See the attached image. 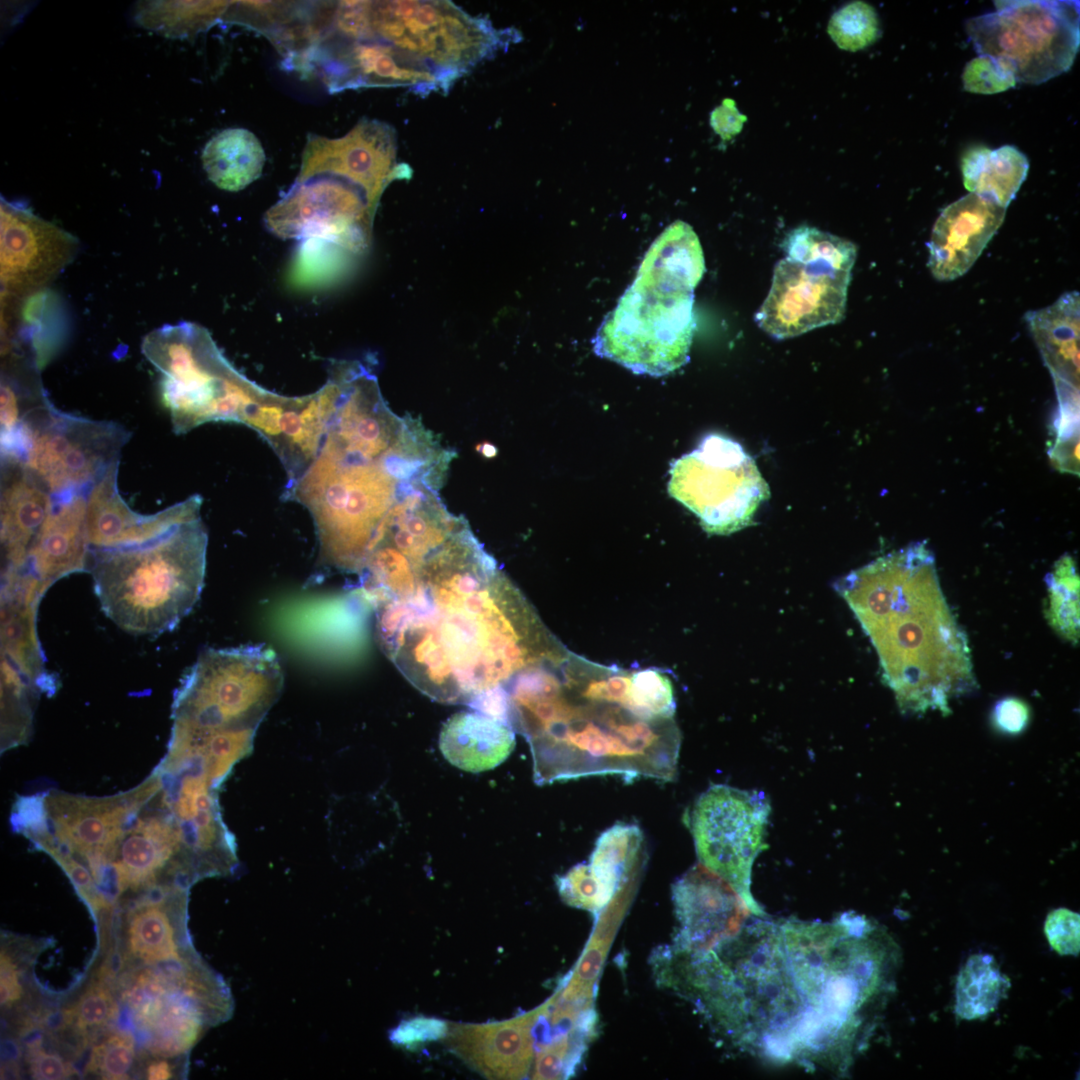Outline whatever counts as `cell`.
Here are the masks:
<instances>
[{
	"instance_id": "4fadbf2b",
	"label": "cell",
	"mask_w": 1080,
	"mask_h": 1080,
	"mask_svg": "<svg viewBox=\"0 0 1080 1080\" xmlns=\"http://www.w3.org/2000/svg\"><path fill=\"white\" fill-rule=\"evenodd\" d=\"M770 811L763 792L717 784L697 798L687 818L699 862L726 880L757 916L763 910L751 894V873Z\"/></svg>"
},
{
	"instance_id": "d4e9b609",
	"label": "cell",
	"mask_w": 1080,
	"mask_h": 1080,
	"mask_svg": "<svg viewBox=\"0 0 1080 1080\" xmlns=\"http://www.w3.org/2000/svg\"><path fill=\"white\" fill-rule=\"evenodd\" d=\"M86 495L54 499L53 509L30 548L25 572L45 591L59 579L88 568Z\"/></svg>"
},
{
	"instance_id": "1f68e13d",
	"label": "cell",
	"mask_w": 1080,
	"mask_h": 1080,
	"mask_svg": "<svg viewBox=\"0 0 1080 1080\" xmlns=\"http://www.w3.org/2000/svg\"><path fill=\"white\" fill-rule=\"evenodd\" d=\"M1011 983L990 954L971 955L956 980L955 1013L960 1019H983L994 1012Z\"/></svg>"
},
{
	"instance_id": "83f0119b",
	"label": "cell",
	"mask_w": 1080,
	"mask_h": 1080,
	"mask_svg": "<svg viewBox=\"0 0 1080 1080\" xmlns=\"http://www.w3.org/2000/svg\"><path fill=\"white\" fill-rule=\"evenodd\" d=\"M646 860L639 826L616 823L600 834L587 864L605 907L621 891L638 889Z\"/></svg>"
},
{
	"instance_id": "4dcf8cb0",
	"label": "cell",
	"mask_w": 1080,
	"mask_h": 1080,
	"mask_svg": "<svg viewBox=\"0 0 1080 1080\" xmlns=\"http://www.w3.org/2000/svg\"><path fill=\"white\" fill-rule=\"evenodd\" d=\"M203 168L218 188L239 191L260 177L265 153L249 130L229 128L214 135L202 152Z\"/></svg>"
},
{
	"instance_id": "ffe728a7",
	"label": "cell",
	"mask_w": 1080,
	"mask_h": 1080,
	"mask_svg": "<svg viewBox=\"0 0 1080 1080\" xmlns=\"http://www.w3.org/2000/svg\"><path fill=\"white\" fill-rule=\"evenodd\" d=\"M1006 209L969 193L946 206L928 242V267L939 281L968 272L1005 218Z\"/></svg>"
},
{
	"instance_id": "ba28073f",
	"label": "cell",
	"mask_w": 1080,
	"mask_h": 1080,
	"mask_svg": "<svg viewBox=\"0 0 1080 1080\" xmlns=\"http://www.w3.org/2000/svg\"><path fill=\"white\" fill-rule=\"evenodd\" d=\"M357 39L387 43L454 83L521 37L451 1L399 0L360 1Z\"/></svg>"
},
{
	"instance_id": "8d00e7d4",
	"label": "cell",
	"mask_w": 1080,
	"mask_h": 1080,
	"mask_svg": "<svg viewBox=\"0 0 1080 1080\" xmlns=\"http://www.w3.org/2000/svg\"><path fill=\"white\" fill-rule=\"evenodd\" d=\"M828 32L842 49L857 51L873 44L879 36L875 9L863 1L851 2L833 14Z\"/></svg>"
},
{
	"instance_id": "836d02e7",
	"label": "cell",
	"mask_w": 1080,
	"mask_h": 1080,
	"mask_svg": "<svg viewBox=\"0 0 1080 1080\" xmlns=\"http://www.w3.org/2000/svg\"><path fill=\"white\" fill-rule=\"evenodd\" d=\"M1047 605L1045 618L1054 632L1072 643L1079 642V574L1076 561L1068 554L1058 559L1045 576Z\"/></svg>"
},
{
	"instance_id": "f546056e",
	"label": "cell",
	"mask_w": 1080,
	"mask_h": 1080,
	"mask_svg": "<svg viewBox=\"0 0 1080 1080\" xmlns=\"http://www.w3.org/2000/svg\"><path fill=\"white\" fill-rule=\"evenodd\" d=\"M636 893V889L618 893L595 918L593 931L583 953L575 968L558 988L561 999L594 1003L597 983L606 957Z\"/></svg>"
},
{
	"instance_id": "b9f144b4",
	"label": "cell",
	"mask_w": 1080,
	"mask_h": 1080,
	"mask_svg": "<svg viewBox=\"0 0 1080 1080\" xmlns=\"http://www.w3.org/2000/svg\"><path fill=\"white\" fill-rule=\"evenodd\" d=\"M1045 936L1059 955H1078L1080 951V917L1067 908L1052 910L1044 923Z\"/></svg>"
},
{
	"instance_id": "30bf717a",
	"label": "cell",
	"mask_w": 1080,
	"mask_h": 1080,
	"mask_svg": "<svg viewBox=\"0 0 1080 1080\" xmlns=\"http://www.w3.org/2000/svg\"><path fill=\"white\" fill-rule=\"evenodd\" d=\"M131 432L113 421L57 409L49 399L29 411L2 456L21 460L54 499L87 493L115 462Z\"/></svg>"
},
{
	"instance_id": "d6a6232c",
	"label": "cell",
	"mask_w": 1080,
	"mask_h": 1080,
	"mask_svg": "<svg viewBox=\"0 0 1080 1080\" xmlns=\"http://www.w3.org/2000/svg\"><path fill=\"white\" fill-rule=\"evenodd\" d=\"M597 1028L598 1016H594L537 1044L532 1078L547 1080L573 1076L597 1035Z\"/></svg>"
},
{
	"instance_id": "3957f363",
	"label": "cell",
	"mask_w": 1080,
	"mask_h": 1080,
	"mask_svg": "<svg viewBox=\"0 0 1080 1080\" xmlns=\"http://www.w3.org/2000/svg\"><path fill=\"white\" fill-rule=\"evenodd\" d=\"M453 456L380 396L335 399L311 460L285 492L312 516L319 566L360 574L392 508L415 489L440 488Z\"/></svg>"
},
{
	"instance_id": "f6af8a7d",
	"label": "cell",
	"mask_w": 1080,
	"mask_h": 1080,
	"mask_svg": "<svg viewBox=\"0 0 1080 1080\" xmlns=\"http://www.w3.org/2000/svg\"><path fill=\"white\" fill-rule=\"evenodd\" d=\"M1028 706L1020 699L1007 697L998 701L993 710L996 727L1009 734L1021 732L1028 723Z\"/></svg>"
},
{
	"instance_id": "7bdbcfd3",
	"label": "cell",
	"mask_w": 1080,
	"mask_h": 1080,
	"mask_svg": "<svg viewBox=\"0 0 1080 1080\" xmlns=\"http://www.w3.org/2000/svg\"><path fill=\"white\" fill-rule=\"evenodd\" d=\"M449 1024L441 1019L417 1016L402 1021L390 1033V1040L402 1046H415L420 1043L445 1038Z\"/></svg>"
},
{
	"instance_id": "7c38bea8",
	"label": "cell",
	"mask_w": 1080,
	"mask_h": 1080,
	"mask_svg": "<svg viewBox=\"0 0 1080 1080\" xmlns=\"http://www.w3.org/2000/svg\"><path fill=\"white\" fill-rule=\"evenodd\" d=\"M669 494L693 512L709 534L727 535L753 523L769 488L742 446L719 435L706 436L689 454L673 461Z\"/></svg>"
},
{
	"instance_id": "ac0fdd59",
	"label": "cell",
	"mask_w": 1080,
	"mask_h": 1080,
	"mask_svg": "<svg viewBox=\"0 0 1080 1080\" xmlns=\"http://www.w3.org/2000/svg\"><path fill=\"white\" fill-rule=\"evenodd\" d=\"M115 461L87 492L86 525L90 549L127 547L153 540L176 524L199 516L200 495L144 515L131 509L118 489Z\"/></svg>"
},
{
	"instance_id": "5bb4252c",
	"label": "cell",
	"mask_w": 1080,
	"mask_h": 1080,
	"mask_svg": "<svg viewBox=\"0 0 1080 1080\" xmlns=\"http://www.w3.org/2000/svg\"><path fill=\"white\" fill-rule=\"evenodd\" d=\"M371 209L365 192L347 179H322L300 185L268 214L276 234L319 238L358 253L370 239Z\"/></svg>"
},
{
	"instance_id": "c3c4849f",
	"label": "cell",
	"mask_w": 1080,
	"mask_h": 1080,
	"mask_svg": "<svg viewBox=\"0 0 1080 1080\" xmlns=\"http://www.w3.org/2000/svg\"><path fill=\"white\" fill-rule=\"evenodd\" d=\"M172 1076V1067L165 1060L154 1061L146 1069V1077L149 1080H166Z\"/></svg>"
},
{
	"instance_id": "9c48e42d",
	"label": "cell",
	"mask_w": 1080,
	"mask_h": 1080,
	"mask_svg": "<svg viewBox=\"0 0 1080 1080\" xmlns=\"http://www.w3.org/2000/svg\"><path fill=\"white\" fill-rule=\"evenodd\" d=\"M283 686L279 659L268 647L203 649L175 691L173 724L206 732H256Z\"/></svg>"
},
{
	"instance_id": "2e32d148",
	"label": "cell",
	"mask_w": 1080,
	"mask_h": 1080,
	"mask_svg": "<svg viewBox=\"0 0 1080 1080\" xmlns=\"http://www.w3.org/2000/svg\"><path fill=\"white\" fill-rule=\"evenodd\" d=\"M850 280L851 272L785 257L774 269L770 291L755 320L776 339L838 323L845 314Z\"/></svg>"
},
{
	"instance_id": "5b68a950",
	"label": "cell",
	"mask_w": 1080,
	"mask_h": 1080,
	"mask_svg": "<svg viewBox=\"0 0 1080 1080\" xmlns=\"http://www.w3.org/2000/svg\"><path fill=\"white\" fill-rule=\"evenodd\" d=\"M705 272L692 227L675 221L652 243L633 283L602 322L594 351L636 374L662 376L689 359L693 290Z\"/></svg>"
},
{
	"instance_id": "277c9868",
	"label": "cell",
	"mask_w": 1080,
	"mask_h": 1080,
	"mask_svg": "<svg viewBox=\"0 0 1080 1080\" xmlns=\"http://www.w3.org/2000/svg\"><path fill=\"white\" fill-rule=\"evenodd\" d=\"M835 589L873 644L902 712L947 714L952 698L976 687L968 638L924 542L850 572Z\"/></svg>"
},
{
	"instance_id": "4316f807",
	"label": "cell",
	"mask_w": 1080,
	"mask_h": 1080,
	"mask_svg": "<svg viewBox=\"0 0 1080 1080\" xmlns=\"http://www.w3.org/2000/svg\"><path fill=\"white\" fill-rule=\"evenodd\" d=\"M186 888L179 884L158 886L132 911L128 943L133 956L147 964L183 960L174 916L184 912Z\"/></svg>"
},
{
	"instance_id": "f35d334b",
	"label": "cell",
	"mask_w": 1080,
	"mask_h": 1080,
	"mask_svg": "<svg viewBox=\"0 0 1080 1080\" xmlns=\"http://www.w3.org/2000/svg\"><path fill=\"white\" fill-rule=\"evenodd\" d=\"M962 80L966 91L978 94L1004 92L1017 83L1013 68L1006 60L985 54L966 64Z\"/></svg>"
},
{
	"instance_id": "7402d4cb",
	"label": "cell",
	"mask_w": 1080,
	"mask_h": 1080,
	"mask_svg": "<svg viewBox=\"0 0 1080 1080\" xmlns=\"http://www.w3.org/2000/svg\"><path fill=\"white\" fill-rule=\"evenodd\" d=\"M394 129L375 120L360 122L342 139L327 141L326 168L359 186L375 212L384 189L394 180L408 179L411 169L397 162Z\"/></svg>"
},
{
	"instance_id": "603a6c76",
	"label": "cell",
	"mask_w": 1080,
	"mask_h": 1080,
	"mask_svg": "<svg viewBox=\"0 0 1080 1080\" xmlns=\"http://www.w3.org/2000/svg\"><path fill=\"white\" fill-rule=\"evenodd\" d=\"M1079 293L1067 292L1052 305L1025 315L1029 330L1056 386L1062 422L1079 411Z\"/></svg>"
},
{
	"instance_id": "44dd1931",
	"label": "cell",
	"mask_w": 1080,
	"mask_h": 1080,
	"mask_svg": "<svg viewBox=\"0 0 1080 1080\" xmlns=\"http://www.w3.org/2000/svg\"><path fill=\"white\" fill-rule=\"evenodd\" d=\"M2 575L24 572L30 548L50 515L54 498L44 484L11 456H1Z\"/></svg>"
},
{
	"instance_id": "74e56055",
	"label": "cell",
	"mask_w": 1080,
	"mask_h": 1080,
	"mask_svg": "<svg viewBox=\"0 0 1080 1080\" xmlns=\"http://www.w3.org/2000/svg\"><path fill=\"white\" fill-rule=\"evenodd\" d=\"M135 1059V1044L129 1032H116L92 1049L87 1071L103 1079H128Z\"/></svg>"
},
{
	"instance_id": "7dc6e473",
	"label": "cell",
	"mask_w": 1080,
	"mask_h": 1080,
	"mask_svg": "<svg viewBox=\"0 0 1080 1080\" xmlns=\"http://www.w3.org/2000/svg\"><path fill=\"white\" fill-rule=\"evenodd\" d=\"M20 971L5 951L0 957V1001L2 1006L12 1005L22 996Z\"/></svg>"
},
{
	"instance_id": "60d3db41",
	"label": "cell",
	"mask_w": 1080,
	"mask_h": 1080,
	"mask_svg": "<svg viewBox=\"0 0 1080 1080\" xmlns=\"http://www.w3.org/2000/svg\"><path fill=\"white\" fill-rule=\"evenodd\" d=\"M118 1012L110 990L102 984L89 987L68 1012L69 1019L82 1030L98 1028L115 1019Z\"/></svg>"
},
{
	"instance_id": "d6986e66",
	"label": "cell",
	"mask_w": 1080,
	"mask_h": 1080,
	"mask_svg": "<svg viewBox=\"0 0 1080 1080\" xmlns=\"http://www.w3.org/2000/svg\"><path fill=\"white\" fill-rule=\"evenodd\" d=\"M539 1007L514 1018L482 1024L450 1023L448 1048L488 1079H522L535 1056L534 1026Z\"/></svg>"
},
{
	"instance_id": "6da1fadb",
	"label": "cell",
	"mask_w": 1080,
	"mask_h": 1080,
	"mask_svg": "<svg viewBox=\"0 0 1080 1080\" xmlns=\"http://www.w3.org/2000/svg\"><path fill=\"white\" fill-rule=\"evenodd\" d=\"M359 576L383 652L437 702L469 705L566 650L440 499L399 508Z\"/></svg>"
},
{
	"instance_id": "484cf974",
	"label": "cell",
	"mask_w": 1080,
	"mask_h": 1080,
	"mask_svg": "<svg viewBox=\"0 0 1080 1080\" xmlns=\"http://www.w3.org/2000/svg\"><path fill=\"white\" fill-rule=\"evenodd\" d=\"M514 747L515 730L510 723L475 709L451 716L439 736L445 759L472 773L497 767Z\"/></svg>"
},
{
	"instance_id": "bcb514c9",
	"label": "cell",
	"mask_w": 1080,
	"mask_h": 1080,
	"mask_svg": "<svg viewBox=\"0 0 1080 1080\" xmlns=\"http://www.w3.org/2000/svg\"><path fill=\"white\" fill-rule=\"evenodd\" d=\"M745 120L746 118L739 113L731 99H725L721 106L711 113L710 118L713 130L723 140H729L739 133Z\"/></svg>"
},
{
	"instance_id": "ab89813d",
	"label": "cell",
	"mask_w": 1080,
	"mask_h": 1080,
	"mask_svg": "<svg viewBox=\"0 0 1080 1080\" xmlns=\"http://www.w3.org/2000/svg\"><path fill=\"white\" fill-rule=\"evenodd\" d=\"M556 886L563 902L590 912L594 918L605 907L587 863H579L557 876Z\"/></svg>"
},
{
	"instance_id": "9a60e30c",
	"label": "cell",
	"mask_w": 1080,
	"mask_h": 1080,
	"mask_svg": "<svg viewBox=\"0 0 1080 1080\" xmlns=\"http://www.w3.org/2000/svg\"><path fill=\"white\" fill-rule=\"evenodd\" d=\"M78 239L70 232L1 198L0 280L4 301H23L41 292L75 258Z\"/></svg>"
},
{
	"instance_id": "ee69618b",
	"label": "cell",
	"mask_w": 1080,
	"mask_h": 1080,
	"mask_svg": "<svg viewBox=\"0 0 1080 1080\" xmlns=\"http://www.w3.org/2000/svg\"><path fill=\"white\" fill-rule=\"evenodd\" d=\"M29 1072L34 1079L59 1080L73 1074V1069L60 1056L33 1046L27 1058Z\"/></svg>"
},
{
	"instance_id": "681fc988",
	"label": "cell",
	"mask_w": 1080,
	"mask_h": 1080,
	"mask_svg": "<svg viewBox=\"0 0 1080 1080\" xmlns=\"http://www.w3.org/2000/svg\"><path fill=\"white\" fill-rule=\"evenodd\" d=\"M477 450H478V452H480L481 455H483L484 457H487V458H492V457L496 456V454H497L496 447L494 445H492L490 443H486V442L480 444L478 446Z\"/></svg>"
},
{
	"instance_id": "e575fe53",
	"label": "cell",
	"mask_w": 1080,
	"mask_h": 1080,
	"mask_svg": "<svg viewBox=\"0 0 1080 1080\" xmlns=\"http://www.w3.org/2000/svg\"><path fill=\"white\" fill-rule=\"evenodd\" d=\"M782 247L786 258L846 272L852 271L857 256V248L852 242L808 226L790 231Z\"/></svg>"
},
{
	"instance_id": "8992f818",
	"label": "cell",
	"mask_w": 1080,
	"mask_h": 1080,
	"mask_svg": "<svg viewBox=\"0 0 1080 1080\" xmlns=\"http://www.w3.org/2000/svg\"><path fill=\"white\" fill-rule=\"evenodd\" d=\"M207 544L199 515L142 544L90 549L88 568L102 611L134 635L174 629L200 598Z\"/></svg>"
},
{
	"instance_id": "cb8c5ba5",
	"label": "cell",
	"mask_w": 1080,
	"mask_h": 1080,
	"mask_svg": "<svg viewBox=\"0 0 1080 1080\" xmlns=\"http://www.w3.org/2000/svg\"><path fill=\"white\" fill-rule=\"evenodd\" d=\"M46 591L28 573L2 577L1 662L38 694L54 689L36 630L37 606Z\"/></svg>"
},
{
	"instance_id": "52a82bcc",
	"label": "cell",
	"mask_w": 1080,
	"mask_h": 1080,
	"mask_svg": "<svg viewBox=\"0 0 1080 1080\" xmlns=\"http://www.w3.org/2000/svg\"><path fill=\"white\" fill-rule=\"evenodd\" d=\"M141 352L159 374L160 399L176 434L208 422L244 424L268 394L239 374L197 324L156 328Z\"/></svg>"
},
{
	"instance_id": "8fae6325",
	"label": "cell",
	"mask_w": 1080,
	"mask_h": 1080,
	"mask_svg": "<svg viewBox=\"0 0 1080 1080\" xmlns=\"http://www.w3.org/2000/svg\"><path fill=\"white\" fill-rule=\"evenodd\" d=\"M969 19L966 33L980 54L1006 60L1017 82L1041 84L1068 71L1079 49L1076 1H997Z\"/></svg>"
},
{
	"instance_id": "d590c367",
	"label": "cell",
	"mask_w": 1080,
	"mask_h": 1080,
	"mask_svg": "<svg viewBox=\"0 0 1080 1080\" xmlns=\"http://www.w3.org/2000/svg\"><path fill=\"white\" fill-rule=\"evenodd\" d=\"M220 6L214 2H146L139 5L136 19L148 29L173 35L208 21L206 16L212 17Z\"/></svg>"
},
{
	"instance_id": "7a4b0ae2",
	"label": "cell",
	"mask_w": 1080,
	"mask_h": 1080,
	"mask_svg": "<svg viewBox=\"0 0 1080 1080\" xmlns=\"http://www.w3.org/2000/svg\"><path fill=\"white\" fill-rule=\"evenodd\" d=\"M504 688L537 785L597 775L676 778L681 733L663 669L604 665L566 649Z\"/></svg>"
},
{
	"instance_id": "e0dca14e",
	"label": "cell",
	"mask_w": 1080,
	"mask_h": 1080,
	"mask_svg": "<svg viewBox=\"0 0 1080 1080\" xmlns=\"http://www.w3.org/2000/svg\"><path fill=\"white\" fill-rule=\"evenodd\" d=\"M672 901L678 930L671 944L681 949L709 948L755 915L726 880L700 862L672 885Z\"/></svg>"
},
{
	"instance_id": "f1b7e54d",
	"label": "cell",
	"mask_w": 1080,
	"mask_h": 1080,
	"mask_svg": "<svg viewBox=\"0 0 1080 1080\" xmlns=\"http://www.w3.org/2000/svg\"><path fill=\"white\" fill-rule=\"evenodd\" d=\"M1028 170L1026 155L1011 145L993 150L983 146L973 147L961 159L965 188L1005 209L1015 198Z\"/></svg>"
}]
</instances>
